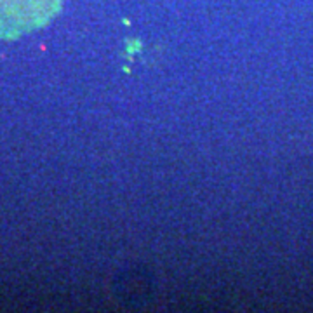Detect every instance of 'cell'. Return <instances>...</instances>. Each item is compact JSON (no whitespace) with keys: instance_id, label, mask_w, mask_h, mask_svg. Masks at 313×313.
Listing matches in <instances>:
<instances>
[{"instance_id":"cell-1","label":"cell","mask_w":313,"mask_h":313,"mask_svg":"<svg viewBox=\"0 0 313 313\" xmlns=\"http://www.w3.org/2000/svg\"><path fill=\"white\" fill-rule=\"evenodd\" d=\"M61 5L63 0H0V39L16 40L44 28Z\"/></svg>"}]
</instances>
